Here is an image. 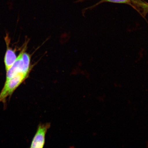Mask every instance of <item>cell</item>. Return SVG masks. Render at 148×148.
I'll use <instances>...</instances> for the list:
<instances>
[{"mask_svg":"<svg viewBox=\"0 0 148 148\" xmlns=\"http://www.w3.org/2000/svg\"><path fill=\"white\" fill-rule=\"evenodd\" d=\"M86 1V0H78V1H77V2H78L82 1Z\"/></svg>","mask_w":148,"mask_h":148,"instance_id":"cell-7","label":"cell"},{"mask_svg":"<svg viewBox=\"0 0 148 148\" xmlns=\"http://www.w3.org/2000/svg\"><path fill=\"white\" fill-rule=\"evenodd\" d=\"M7 41V42H6L7 49L4 58V62L6 71L8 70L12 66L17 58L15 51L12 48L9 47V41Z\"/></svg>","mask_w":148,"mask_h":148,"instance_id":"cell-4","label":"cell"},{"mask_svg":"<svg viewBox=\"0 0 148 148\" xmlns=\"http://www.w3.org/2000/svg\"><path fill=\"white\" fill-rule=\"evenodd\" d=\"M29 74L20 72L10 79H6L0 92V103H5L7 98L11 97L16 88L25 81Z\"/></svg>","mask_w":148,"mask_h":148,"instance_id":"cell-1","label":"cell"},{"mask_svg":"<svg viewBox=\"0 0 148 148\" xmlns=\"http://www.w3.org/2000/svg\"><path fill=\"white\" fill-rule=\"evenodd\" d=\"M50 126L49 123L40 124L39 125L36 134L33 139L31 148L43 147L45 143V135Z\"/></svg>","mask_w":148,"mask_h":148,"instance_id":"cell-2","label":"cell"},{"mask_svg":"<svg viewBox=\"0 0 148 148\" xmlns=\"http://www.w3.org/2000/svg\"><path fill=\"white\" fill-rule=\"evenodd\" d=\"M23 51H21L17 57L16 60L12 66L6 71V79L11 78L16 74L20 73H23L29 74V72L26 71L24 68L22 56Z\"/></svg>","mask_w":148,"mask_h":148,"instance_id":"cell-3","label":"cell"},{"mask_svg":"<svg viewBox=\"0 0 148 148\" xmlns=\"http://www.w3.org/2000/svg\"><path fill=\"white\" fill-rule=\"evenodd\" d=\"M121 3V4H125L130 5L132 7V0H101L94 5L91 7H89L88 8H92L94 7L97 6L98 5L101 4L103 3Z\"/></svg>","mask_w":148,"mask_h":148,"instance_id":"cell-6","label":"cell"},{"mask_svg":"<svg viewBox=\"0 0 148 148\" xmlns=\"http://www.w3.org/2000/svg\"><path fill=\"white\" fill-rule=\"evenodd\" d=\"M133 8L143 17L148 13V3L143 0H132Z\"/></svg>","mask_w":148,"mask_h":148,"instance_id":"cell-5","label":"cell"}]
</instances>
